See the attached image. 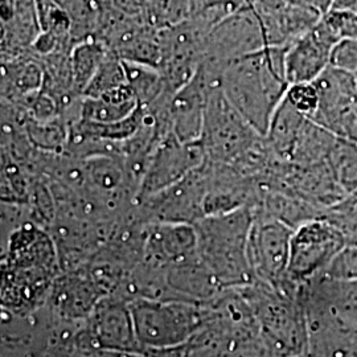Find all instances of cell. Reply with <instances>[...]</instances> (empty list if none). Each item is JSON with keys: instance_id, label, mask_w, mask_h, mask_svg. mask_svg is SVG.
<instances>
[{"instance_id": "14", "label": "cell", "mask_w": 357, "mask_h": 357, "mask_svg": "<svg viewBox=\"0 0 357 357\" xmlns=\"http://www.w3.org/2000/svg\"><path fill=\"white\" fill-rule=\"evenodd\" d=\"M107 52L109 48L101 40L96 38L81 41L73 47V50L70 52V65H72L73 85L78 96L82 97L91 78L102 64L103 59L106 57Z\"/></svg>"}, {"instance_id": "28", "label": "cell", "mask_w": 357, "mask_h": 357, "mask_svg": "<svg viewBox=\"0 0 357 357\" xmlns=\"http://www.w3.org/2000/svg\"><path fill=\"white\" fill-rule=\"evenodd\" d=\"M355 78H356V82H357V72L355 73Z\"/></svg>"}, {"instance_id": "19", "label": "cell", "mask_w": 357, "mask_h": 357, "mask_svg": "<svg viewBox=\"0 0 357 357\" xmlns=\"http://www.w3.org/2000/svg\"><path fill=\"white\" fill-rule=\"evenodd\" d=\"M250 4L253 0H190L188 19L211 32L231 13Z\"/></svg>"}, {"instance_id": "20", "label": "cell", "mask_w": 357, "mask_h": 357, "mask_svg": "<svg viewBox=\"0 0 357 357\" xmlns=\"http://www.w3.org/2000/svg\"><path fill=\"white\" fill-rule=\"evenodd\" d=\"M190 16V0H144L143 19L156 29L178 26Z\"/></svg>"}, {"instance_id": "5", "label": "cell", "mask_w": 357, "mask_h": 357, "mask_svg": "<svg viewBox=\"0 0 357 357\" xmlns=\"http://www.w3.org/2000/svg\"><path fill=\"white\" fill-rule=\"evenodd\" d=\"M314 84L319 91V107L310 119L339 138L357 142L355 75L330 66Z\"/></svg>"}, {"instance_id": "30", "label": "cell", "mask_w": 357, "mask_h": 357, "mask_svg": "<svg viewBox=\"0 0 357 357\" xmlns=\"http://www.w3.org/2000/svg\"><path fill=\"white\" fill-rule=\"evenodd\" d=\"M355 13H357V7H356V10H355Z\"/></svg>"}, {"instance_id": "10", "label": "cell", "mask_w": 357, "mask_h": 357, "mask_svg": "<svg viewBox=\"0 0 357 357\" xmlns=\"http://www.w3.org/2000/svg\"><path fill=\"white\" fill-rule=\"evenodd\" d=\"M253 7L261 19L268 47L289 48L321 19L315 10L287 0H255Z\"/></svg>"}, {"instance_id": "3", "label": "cell", "mask_w": 357, "mask_h": 357, "mask_svg": "<svg viewBox=\"0 0 357 357\" xmlns=\"http://www.w3.org/2000/svg\"><path fill=\"white\" fill-rule=\"evenodd\" d=\"M345 246L342 231L326 218L303 222L293 231L287 281L302 286L319 277Z\"/></svg>"}, {"instance_id": "16", "label": "cell", "mask_w": 357, "mask_h": 357, "mask_svg": "<svg viewBox=\"0 0 357 357\" xmlns=\"http://www.w3.org/2000/svg\"><path fill=\"white\" fill-rule=\"evenodd\" d=\"M122 61L126 72L128 85L134 90L139 105L150 107L165 93H168L165 78L158 68L125 60Z\"/></svg>"}, {"instance_id": "13", "label": "cell", "mask_w": 357, "mask_h": 357, "mask_svg": "<svg viewBox=\"0 0 357 357\" xmlns=\"http://www.w3.org/2000/svg\"><path fill=\"white\" fill-rule=\"evenodd\" d=\"M337 137L331 131L307 119L294 147L290 162L299 166H311L328 162Z\"/></svg>"}, {"instance_id": "27", "label": "cell", "mask_w": 357, "mask_h": 357, "mask_svg": "<svg viewBox=\"0 0 357 357\" xmlns=\"http://www.w3.org/2000/svg\"><path fill=\"white\" fill-rule=\"evenodd\" d=\"M287 1H290L293 4H298V6H305L308 8H312L317 13H319L321 16L330 13L333 7V0H287Z\"/></svg>"}, {"instance_id": "6", "label": "cell", "mask_w": 357, "mask_h": 357, "mask_svg": "<svg viewBox=\"0 0 357 357\" xmlns=\"http://www.w3.org/2000/svg\"><path fill=\"white\" fill-rule=\"evenodd\" d=\"M294 229L287 224L253 212L248 255L253 273L271 284L287 281Z\"/></svg>"}, {"instance_id": "18", "label": "cell", "mask_w": 357, "mask_h": 357, "mask_svg": "<svg viewBox=\"0 0 357 357\" xmlns=\"http://www.w3.org/2000/svg\"><path fill=\"white\" fill-rule=\"evenodd\" d=\"M328 163L345 193L357 191V142L337 137Z\"/></svg>"}, {"instance_id": "23", "label": "cell", "mask_w": 357, "mask_h": 357, "mask_svg": "<svg viewBox=\"0 0 357 357\" xmlns=\"http://www.w3.org/2000/svg\"><path fill=\"white\" fill-rule=\"evenodd\" d=\"M284 100L310 119L319 107V91L314 82H295L289 85Z\"/></svg>"}, {"instance_id": "22", "label": "cell", "mask_w": 357, "mask_h": 357, "mask_svg": "<svg viewBox=\"0 0 357 357\" xmlns=\"http://www.w3.org/2000/svg\"><path fill=\"white\" fill-rule=\"evenodd\" d=\"M35 3L41 32H51L60 38H69L73 41L70 35V22L57 1L35 0Z\"/></svg>"}, {"instance_id": "15", "label": "cell", "mask_w": 357, "mask_h": 357, "mask_svg": "<svg viewBox=\"0 0 357 357\" xmlns=\"http://www.w3.org/2000/svg\"><path fill=\"white\" fill-rule=\"evenodd\" d=\"M23 126L31 146H35L40 151L59 155L66 150L70 125L64 121L63 115L45 122L26 116Z\"/></svg>"}, {"instance_id": "11", "label": "cell", "mask_w": 357, "mask_h": 357, "mask_svg": "<svg viewBox=\"0 0 357 357\" xmlns=\"http://www.w3.org/2000/svg\"><path fill=\"white\" fill-rule=\"evenodd\" d=\"M139 106L134 90L128 84L100 97H82L79 119L91 123H112L132 114Z\"/></svg>"}, {"instance_id": "17", "label": "cell", "mask_w": 357, "mask_h": 357, "mask_svg": "<svg viewBox=\"0 0 357 357\" xmlns=\"http://www.w3.org/2000/svg\"><path fill=\"white\" fill-rule=\"evenodd\" d=\"M70 22V35L78 44L96 38L101 20V8L96 0H56Z\"/></svg>"}, {"instance_id": "1", "label": "cell", "mask_w": 357, "mask_h": 357, "mask_svg": "<svg viewBox=\"0 0 357 357\" xmlns=\"http://www.w3.org/2000/svg\"><path fill=\"white\" fill-rule=\"evenodd\" d=\"M284 47H266L224 66L220 86L230 105L261 135L289 89Z\"/></svg>"}, {"instance_id": "2", "label": "cell", "mask_w": 357, "mask_h": 357, "mask_svg": "<svg viewBox=\"0 0 357 357\" xmlns=\"http://www.w3.org/2000/svg\"><path fill=\"white\" fill-rule=\"evenodd\" d=\"M264 138L230 105L220 85L209 91L200 143L208 162L236 165Z\"/></svg>"}, {"instance_id": "7", "label": "cell", "mask_w": 357, "mask_h": 357, "mask_svg": "<svg viewBox=\"0 0 357 357\" xmlns=\"http://www.w3.org/2000/svg\"><path fill=\"white\" fill-rule=\"evenodd\" d=\"M206 160L200 141L184 143L169 134L155 149L142 178L139 196L151 197L187 178Z\"/></svg>"}, {"instance_id": "4", "label": "cell", "mask_w": 357, "mask_h": 357, "mask_svg": "<svg viewBox=\"0 0 357 357\" xmlns=\"http://www.w3.org/2000/svg\"><path fill=\"white\" fill-rule=\"evenodd\" d=\"M266 47L261 19L250 4L231 13L209 32L203 61L221 75L225 65Z\"/></svg>"}, {"instance_id": "8", "label": "cell", "mask_w": 357, "mask_h": 357, "mask_svg": "<svg viewBox=\"0 0 357 357\" xmlns=\"http://www.w3.org/2000/svg\"><path fill=\"white\" fill-rule=\"evenodd\" d=\"M220 85V77L203 63L191 81L178 90L171 101L172 134L184 143L199 142L204 128L209 91Z\"/></svg>"}, {"instance_id": "25", "label": "cell", "mask_w": 357, "mask_h": 357, "mask_svg": "<svg viewBox=\"0 0 357 357\" xmlns=\"http://www.w3.org/2000/svg\"><path fill=\"white\" fill-rule=\"evenodd\" d=\"M331 66L355 75L357 72V40L342 38L331 53Z\"/></svg>"}, {"instance_id": "9", "label": "cell", "mask_w": 357, "mask_h": 357, "mask_svg": "<svg viewBox=\"0 0 357 357\" xmlns=\"http://www.w3.org/2000/svg\"><path fill=\"white\" fill-rule=\"evenodd\" d=\"M340 40L321 16L317 26L287 48L286 75L289 84L314 82L331 66L332 50Z\"/></svg>"}, {"instance_id": "24", "label": "cell", "mask_w": 357, "mask_h": 357, "mask_svg": "<svg viewBox=\"0 0 357 357\" xmlns=\"http://www.w3.org/2000/svg\"><path fill=\"white\" fill-rule=\"evenodd\" d=\"M332 280L357 281V245H348L321 274Z\"/></svg>"}, {"instance_id": "29", "label": "cell", "mask_w": 357, "mask_h": 357, "mask_svg": "<svg viewBox=\"0 0 357 357\" xmlns=\"http://www.w3.org/2000/svg\"><path fill=\"white\" fill-rule=\"evenodd\" d=\"M356 121H357V105H356Z\"/></svg>"}, {"instance_id": "21", "label": "cell", "mask_w": 357, "mask_h": 357, "mask_svg": "<svg viewBox=\"0 0 357 357\" xmlns=\"http://www.w3.org/2000/svg\"><path fill=\"white\" fill-rule=\"evenodd\" d=\"M128 84L126 72L122 59L109 50L102 64L98 68L97 73L91 78L88 88L84 91L82 97H100L110 90L121 88Z\"/></svg>"}, {"instance_id": "12", "label": "cell", "mask_w": 357, "mask_h": 357, "mask_svg": "<svg viewBox=\"0 0 357 357\" xmlns=\"http://www.w3.org/2000/svg\"><path fill=\"white\" fill-rule=\"evenodd\" d=\"M305 115L296 112L286 100L282 101L273 115L265 139L270 150L283 162H290L294 147L305 126Z\"/></svg>"}, {"instance_id": "31", "label": "cell", "mask_w": 357, "mask_h": 357, "mask_svg": "<svg viewBox=\"0 0 357 357\" xmlns=\"http://www.w3.org/2000/svg\"><path fill=\"white\" fill-rule=\"evenodd\" d=\"M253 1H255V0H253Z\"/></svg>"}, {"instance_id": "26", "label": "cell", "mask_w": 357, "mask_h": 357, "mask_svg": "<svg viewBox=\"0 0 357 357\" xmlns=\"http://www.w3.org/2000/svg\"><path fill=\"white\" fill-rule=\"evenodd\" d=\"M340 38L357 40V13L331 10L323 16Z\"/></svg>"}]
</instances>
